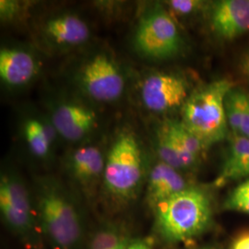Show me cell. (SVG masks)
<instances>
[{
    "label": "cell",
    "mask_w": 249,
    "mask_h": 249,
    "mask_svg": "<svg viewBox=\"0 0 249 249\" xmlns=\"http://www.w3.org/2000/svg\"><path fill=\"white\" fill-rule=\"evenodd\" d=\"M249 177V138L234 135L226 160L218 178L215 180L217 187H222L232 180Z\"/></svg>",
    "instance_id": "obj_15"
},
{
    "label": "cell",
    "mask_w": 249,
    "mask_h": 249,
    "mask_svg": "<svg viewBox=\"0 0 249 249\" xmlns=\"http://www.w3.org/2000/svg\"><path fill=\"white\" fill-rule=\"evenodd\" d=\"M211 26L223 40H232L249 31V0H221L211 10Z\"/></svg>",
    "instance_id": "obj_12"
},
{
    "label": "cell",
    "mask_w": 249,
    "mask_h": 249,
    "mask_svg": "<svg viewBox=\"0 0 249 249\" xmlns=\"http://www.w3.org/2000/svg\"><path fill=\"white\" fill-rule=\"evenodd\" d=\"M36 210L43 237L53 249H77L83 223L71 195L53 179L38 182Z\"/></svg>",
    "instance_id": "obj_1"
},
{
    "label": "cell",
    "mask_w": 249,
    "mask_h": 249,
    "mask_svg": "<svg viewBox=\"0 0 249 249\" xmlns=\"http://www.w3.org/2000/svg\"><path fill=\"white\" fill-rule=\"evenodd\" d=\"M189 187L180 171L159 160L146 179V200L151 209L155 205L175 196Z\"/></svg>",
    "instance_id": "obj_14"
},
{
    "label": "cell",
    "mask_w": 249,
    "mask_h": 249,
    "mask_svg": "<svg viewBox=\"0 0 249 249\" xmlns=\"http://www.w3.org/2000/svg\"><path fill=\"white\" fill-rule=\"evenodd\" d=\"M231 249H249V233L242 235L235 241Z\"/></svg>",
    "instance_id": "obj_24"
},
{
    "label": "cell",
    "mask_w": 249,
    "mask_h": 249,
    "mask_svg": "<svg viewBox=\"0 0 249 249\" xmlns=\"http://www.w3.org/2000/svg\"><path fill=\"white\" fill-rule=\"evenodd\" d=\"M231 89L230 80H214L191 92L181 108V123L202 142L206 150L222 142L227 135L225 99Z\"/></svg>",
    "instance_id": "obj_4"
},
{
    "label": "cell",
    "mask_w": 249,
    "mask_h": 249,
    "mask_svg": "<svg viewBox=\"0 0 249 249\" xmlns=\"http://www.w3.org/2000/svg\"><path fill=\"white\" fill-rule=\"evenodd\" d=\"M39 71L36 56L22 48L3 47L0 51V78L9 88L26 86Z\"/></svg>",
    "instance_id": "obj_13"
},
{
    "label": "cell",
    "mask_w": 249,
    "mask_h": 249,
    "mask_svg": "<svg viewBox=\"0 0 249 249\" xmlns=\"http://www.w3.org/2000/svg\"><path fill=\"white\" fill-rule=\"evenodd\" d=\"M155 231L169 243L192 240L210 226L212 202L204 190L188 187L152 208Z\"/></svg>",
    "instance_id": "obj_3"
},
{
    "label": "cell",
    "mask_w": 249,
    "mask_h": 249,
    "mask_svg": "<svg viewBox=\"0 0 249 249\" xmlns=\"http://www.w3.org/2000/svg\"><path fill=\"white\" fill-rule=\"evenodd\" d=\"M156 151L160 161L178 171L190 169L195 166L178 148L163 124H161L156 133Z\"/></svg>",
    "instance_id": "obj_19"
},
{
    "label": "cell",
    "mask_w": 249,
    "mask_h": 249,
    "mask_svg": "<svg viewBox=\"0 0 249 249\" xmlns=\"http://www.w3.org/2000/svg\"><path fill=\"white\" fill-rule=\"evenodd\" d=\"M41 33L48 45L60 50L85 45L90 36L87 22L71 12L57 13L48 17L42 24Z\"/></svg>",
    "instance_id": "obj_10"
},
{
    "label": "cell",
    "mask_w": 249,
    "mask_h": 249,
    "mask_svg": "<svg viewBox=\"0 0 249 249\" xmlns=\"http://www.w3.org/2000/svg\"><path fill=\"white\" fill-rule=\"evenodd\" d=\"M50 122L57 135L69 142H80L96 127V113L89 107L71 101L61 102L53 107Z\"/></svg>",
    "instance_id": "obj_9"
},
{
    "label": "cell",
    "mask_w": 249,
    "mask_h": 249,
    "mask_svg": "<svg viewBox=\"0 0 249 249\" xmlns=\"http://www.w3.org/2000/svg\"><path fill=\"white\" fill-rule=\"evenodd\" d=\"M0 213L5 225L27 248L42 249L44 239L36 208L23 181L13 173L0 179Z\"/></svg>",
    "instance_id": "obj_5"
},
{
    "label": "cell",
    "mask_w": 249,
    "mask_h": 249,
    "mask_svg": "<svg viewBox=\"0 0 249 249\" xmlns=\"http://www.w3.org/2000/svg\"><path fill=\"white\" fill-rule=\"evenodd\" d=\"M127 249H151L145 242L133 240Z\"/></svg>",
    "instance_id": "obj_25"
},
{
    "label": "cell",
    "mask_w": 249,
    "mask_h": 249,
    "mask_svg": "<svg viewBox=\"0 0 249 249\" xmlns=\"http://www.w3.org/2000/svg\"><path fill=\"white\" fill-rule=\"evenodd\" d=\"M190 93L186 78L175 73H152L141 86L143 106L158 114L182 108Z\"/></svg>",
    "instance_id": "obj_8"
},
{
    "label": "cell",
    "mask_w": 249,
    "mask_h": 249,
    "mask_svg": "<svg viewBox=\"0 0 249 249\" xmlns=\"http://www.w3.org/2000/svg\"><path fill=\"white\" fill-rule=\"evenodd\" d=\"M227 123L233 135L249 138V94L241 89H232L225 99Z\"/></svg>",
    "instance_id": "obj_17"
},
{
    "label": "cell",
    "mask_w": 249,
    "mask_h": 249,
    "mask_svg": "<svg viewBox=\"0 0 249 249\" xmlns=\"http://www.w3.org/2000/svg\"><path fill=\"white\" fill-rule=\"evenodd\" d=\"M162 124L183 154L196 166L203 151H206L204 145L181 123V121L165 120Z\"/></svg>",
    "instance_id": "obj_18"
},
{
    "label": "cell",
    "mask_w": 249,
    "mask_h": 249,
    "mask_svg": "<svg viewBox=\"0 0 249 249\" xmlns=\"http://www.w3.org/2000/svg\"><path fill=\"white\" fill-rule=\"evenodd\" d=\"M132 241L122 227L106 224L91 235L88 249H127Z\"/></svg>",
    "instance_id": "obj_20"
},
{
    "label": "cell",
    "mask_w": 249,
    "mask_h": 249,
    "mask_svg": "<svg viewBox=\"0 0 249 249\" xmlns=\"http://www.w3.org/2000/svg\"><path fill=\"white\" fill-rule=\"evenodd\" d=\"M208 249V248H203V249Z\"/></svg>",
    "instance_id": "obj_27"
},
{
    "label": "cell",
    "mask_w": 249,
    "mask_h": 249,
    "mask_svg": "<svg viewBox=\"0 0 249 249\" xmlns=\"http://www.w3.org/2000/svg\"><path fill=\"white\" fill-rule=\"evenodd\" d=\"M106 157L95 145L80 146L69 155L66 161L69 176L84 193H93L99 182L102 183Z\"/></svg>",
    "instance_id": "obj_11"
},
{
    "label": "cell",
    "mask_w": 249,
    "mask_h": 249,
    "mask_svg": "<svg viewBox=\"0 0 249 249\" xmlns=\"http://www.w3.org/2000/svg\"><path fill=\"white\" fill-rule=\"evenodd\" d=\"M76 80L81 91L98 103H113L124 92L125 81L116 60L105 52L89 56L80 65Z\"/></svg>",
    "instance_id": "obj_7"
},
{
    "label": "cell",
    "mask_w": 249,
    "mask_h": 249,
    "mask_svg": "<svg viewBox=\"0 0 249 249\" xmlns=\"http://www.w3.org/2000/svg\"><path fill=\"white\" fill-rule=\"evenodd\" d=\"M21 4L14 0L0 1V17L3 21H11L18 18L21 13Z\"/></svg>",
    "instance_id": "obj_23"
},
{
    "label": "cell",
    "mask_w": 249,
    "mask_h": 249,
    "mask_svg": "<svg viewBox=\"0 0 249 249\" xmlns=\"http://www.w3.org/2000/svg\"><path fill=\"white\" fill-rule=\"evenodd\" d=\"M134 46L144 57L151 59H167L178 54L182 38L169 12L157 7L143 15L134 36Z\"/></svg>",
    "instance_id": "obj_6"
},
{
    "label": "cell",
    "mask_w": 249,
    "mask_h": 249,
    "mask_svg": "<svg viewBox=\"0 0 249 249\" xmlns=\"http://www.w3.org/2000/svg\"><path fill=\"white\" fill-rule=\"evenodd\" d=\"M202 1L197 0H171L167 2L170 9L180 16L189 15L202 6Z\"/></svg>",
    "instance_id": "obj_22"
},
{
    "label": "cell",
    "mask_w": 249,
    "mask_h": 249,
    "mask_svg": "<svg viewBox=\"0 0 249 249\" xmlns=\"http://www.w3.org/2000/svg\"><path fill=\"white\" fill-rule=\"evenodd\" d=\"M23 135L34 156L39 159L48 157L56 135L51 122L47 123L37 117H29L23 123Z\"/></svg>",
    "instance_id": "obj_16"
},
{
    "label": "cell",
    "mask_w": 249,
    "mask_h": 249,
    "mask_svg": "<svg viewBox=\"0 0 249 249\" xmlns=\"http://www.w3.org/2000/svg\"><path fill=\"white\" fill-rule=\"evenodd\" d=\"M147 176L139 138L130 129L120 131L106 157L102 181L104 193L115 206L129 204L140 193Z\"/></svg>",
    "instance_id": "obj_2"
},
{
    "label": "cell",
    "mask_w": 249,
    "mask_h": 249,
    "mask_svg": "<svg viewBox=\"0 0 249 249\" xmlns=\"http://www.w3.org/2000/svg\"><path fill=\"white\" fill-rule=\"evenodd\" d=\"M224 209L249 214V179L232 190L224 202Z\"/></svg>",
    "instance_id": "obj_21"
},
{
    "label": "cell",
    "mask_w": 249,
    "mask_h": 249,
    "mask_svg": "<svg viewBox=\"0 0 249 249\" xmlns=\"http://www.w3.org/2000/svg\"><path fill=\"white\" fill-rule=\"evenodd\" d=\"M243 71L247 78L249 80V53L246 56L244 62H243Z\"/></svg>",
    "instance_id": "obj_26"
}]
</instances>
